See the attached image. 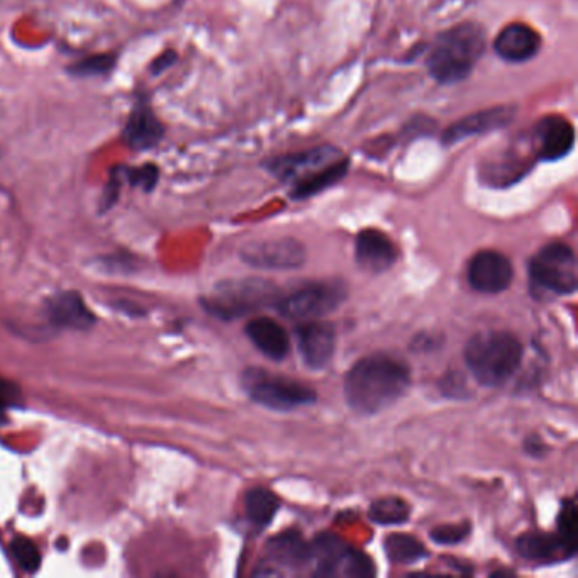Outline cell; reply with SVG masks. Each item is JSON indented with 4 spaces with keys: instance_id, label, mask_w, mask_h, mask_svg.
Segmentation results:
<instances>
[{
    "instance_id": "obj_9",
    "label": "cell",
    "mask_w": 578,
    "mask_h": 578,
    "mask_svg": "<svg viewBox=\"0 0 578 578\" xmlns=\"http://www.w3.org/2000/svg\"><path fill=\"white\" fill-rule=\"evenodd\" d=\"M343 153L340 148L333 145H321L301 153H289V155L273 156L263 163V167L272 173L273 177L282 180L285 184H295L301 178L316 172L319 168L326 167L329 163L340 160Z\"/></svg>"
},
{
    "instance_id": "obj_1",
    "label": "cell",
    "mask_w": 578,
    "mask_h": 578,
    "mask_svg": "<svg viewBox=\"0 0 578 578\" xmlns=\"http://www.w3.org/2000/svg\"><path fill=\"white\" fill-rule=\"evenodd\" d=\"M411 370L394 356L377 353L365 356L345 377V399L358 414H378L389 409L406 394Z\"/></svg>"
},
{
    "instance_id": "obj_16",
    "label": "cell",
    "mask_w": 578,
    "mask_h": 578,
    "mask_svg": "<svg viewBox=\"0 0 578 578\" xmlns=\"http://www.w3.org/2000/svg\"><path fill=\"white\" fill-rule=\"evenodd\" d=\"M397 246L378 229H363L356 236L355 258L358 267L370 273H384L397 262Z\"/></svg>"
},
{
    "instance_id": "obj_34",
    "label": "cell",
    "mask_w": 578,
    "mask_h": 578,
    "mask_svg": "<svg viewBox=\"0 0 578 578\" xmlns=\"http://www.w3.org/2000/svg\"><path fill=\"white\" fill-rule=\"evenodd\" d=\"M17 401V387L0 378V417L6 416L9 407L14 406Z\"/></svg>"
},
{
    "instance_id": "obj_23",
    "label": "cell",
    "mask_w": 578,
    "mask_h": 578,
    "mask_svg": "<svg viewBox=\"0 0 578 578\" xmlns=\"http://www.w3.org/2000/svg\"><path fill=\"white\" fill-rule=\"evenodd\" d=\"M533 167V162L529 158H521L516 153L507 151L504 155L494 156L492 162L485 163L484 177L489 184L494 187H506L521 180V178L529 172V168Z\"/></svg>"
},
{
    "instance_id": "obj_2",
    "label": "cell",
    "mask_w": 578,
    "mask_h": 578,
    "mask_svg": "<svg viewBox=\"0 0 578 578\" xmlns=\"http://www.w3.org/2000/svg\"><path fill=\"white\" fill-rule=\"evenodd\" d=\"M485 45L487 36L480 24L472 21L456 24L434 39L426 58L429 75L440 84H460L472 75L484 56Z\"/></svg>"
},
{
    "instance_id": "obj_25",
    "label": "cell",
    "mask_w": 578,
    "mask_h": 578,
    "mask_svg": "<svg viewBox=\"0 0 578 578\" xmlns=\"http://www.w3.org/2000/svg\"><path fill=\"white\" fill-rule=\"evenodd\" d=\"M385 553L390 562L395 565H409L416 563L428 556V551L421 541L416 540L411 534H390L384 543Z\"/></svg>"
},
{
    "instance_id": "obj_3",
    "label": "cell",
    "mask_w": 578,
    "mask_h": 578,
    "mask_svg": "<svg viewBox=\"0 0 578 578\" xmlns=\"http://www.w3.org/2000/svg\"><path fill=\"white\" fill-rule=\"evenodd\" d=\"M523 345L507 331H484L468 340L465 363L478 384L501 387L521 367Z\"/></svg>"
},
{
    "instance_id": "obj_21",
    "label": "cell",
    "mask_w": 578,
    "mask_h": 578,
    "mask_svg": "<svg viewBox=\"0 0 578 578\" xmlns=\"http://www.w3.org/2000/svg\"><path fill=\"white\" fill-rule=\"evenodd\" d=\"M267 555L282 567H302L311 562V543H307L299 531L289 529L268 541Z\"/></svg>"
},
{
    "instance_id": "obj_29",
    "label": "cell",
    "mask_w": 578,
    "mask_h": 578,
    "mask_svg": "<svg viewBox=\"0 0 578 578\" xmlns=\"http://www.w3.org/2000/svg\"><path fill=\"white\" fill-rule=\"evenodd\" d=\"M577 507L575 502L563 501L562 509L558 514V529L556 534L558 538L570 548V550L577 551Z\"/></svg>"
},
{
    "instance_id": "obj_31",
    "label": "cell",
    "mask_w": 578,
    "mask_h": 578,
    "mask_svg": "<svg viewBox=\"0 0 578 578\" xmlns=\"http://www.w3.org/2000/svg\"><path fill=\"white\" fill-rule=\"evenodd\" d=\"M11 551L14 558H16V562L19 563V567H23L26 572L38 570L41 556H39L38 548L31 541L19 538V540L12 543Z\"/></svg>"
},
{
    "instance_id": "obj_33",
    "label": "cell",
    "mask_w": 578,
    "mask_h": 578,
    "mask_svg": "<svg viewBox=\"0 0 578 578\" xmlns=\"http://www.w3.org/2000/svg\"><path fill=\"white\" fill-rule=\"evenodd\" d=\"M178 55L177 51L167 50L163 51L162 55L156 56L155 60L151 62L150 73L151 75H162L163 72H167L168 68H172L175 63H177Z\"/></svg>"
},
{
    "instance_id": "obj_12",
    "label": "cell",
    "mask_w": 578,
    "mask_h": 578,
    "mask_svg": "<svg viewBox=\"0 0 578 578\" xmlns=\"http://www.w3.org/2000/svg\"><path fill=\"white\" fill-rule=\"evenodd\" d=\"M531 138L538 160L558 162L573 150L575 129L565 117L546 116L536 123Z\"/></svg>"
},
{
    "instance_id": "obj_35",
    "label": "cell",
    "mask_w": 578,
    "mask_h": 578,
    "mask_svg": "<svg viewBox=\"0 0 578 578\" xmlns=\"http://www.w3.org/2000/svg\"><path fill=\"white\" fill-rule=\"evenodd\" d=\"M524 448H526L529 455L533 456H541L546 451L545 443H543L538 436H531V438L524 441Z\"/></svg>"
},
{
    "instance_id": "obj_15",
    "label": "cell",
    "mask_w": 578,
    "mask_h": 578,
    "mask_svg": "<svg viewBox=\"0 0 578 578\" xmlns=\"http://www.w3.org/2000/svg\"><path fill=\"white\" fill-rule=\"evenodd\" d=\"M514 116H516V107L514 106H497L475 112V114H470V116L463 117L460 121L451 124L450 128L443 133L441 143L445 146H453L456 143H462L463 139L470 138V136L506 128L507 124H511Z\"/></svg>"
},
{
    "instance_id": "obj_4",
    "label": "cell",
    "mask_w": 578,
    "mask_h": 578,
    "mask_svg": "<svg viewBox=\"0 0 578 578\" xmlns=\"http://www.w3.org/2000/svg\"><path fill=\"white\" fill-rule=\"evenodd\" d=\"M280 295L282 292L270 282L262 278H246L219 285L204 301V306L214 316L231 321L268 306L275 307Z\"/></svg>"
},
{
    "instance_id": "obj_13",
    "label": "cell",
    "mask_w": 578,
    "mask_h": 578,
    "mask_svg": "<svg viewBox=\"0 0 578 578\" xmlns=\"http://www.w3.org/2000/svg\"><path fill=\"white\" fill-rule=\"evenodd\" d=\"M297 346L306 367L311 370H323L328 367L336 350V331L323 321H306L295 329Z\"/></svg>"
},
{
    "instance_id": "obj_7",
    "label": "cell",
    "mask_w": 578,
    "mask_h": 578,
    "mask_svg": "<svg viewBox=\"0 0 578 578\" xmlns=\"http://www.w3.org/2000/svg\"><path fill=\"white\" fill-rule=\"evenodd\" d=\"M348 290L338 280L311 282L278 297L275 309L284 317L312 321L328 316L345 302Z\"/></svg>"
},
{
    "instance_id": "obj_27",
    "label": "cell",
    "mask_w": 578,
    "mask_h": 578,
    "mask_svg": "<svg viewBox=\"0 0 578 578\" xmlns=\"http://www.w3.org/2000/svg\"><path fill=\"white\" fill-rule=\"evenodd\" d=\"M117 63V55L114 53H102V55L87 56L84 60H78L67 68L72 77L89 78L109 75Z\"/></svg>"
},
{
    "instance_id": "obj_24",
    "label": "cell",
    "mask_w": 578,
    "mask_h": 578,
    "mask_svg": "<svg viewBox=\"0 0 578 578\" xmlns=\"http://www.w3.org/2000/svg\"><path fill=\"white\" fill-rule=\"evenodd\" d=\"M246 516L251 523L258 528H265L272 523L273 517L277 514L280 501L277 495L263 487H256L246 494L245 499Z\"/></svg>"
},
{
    "instance_id": "obj_26",
    "label": "cell",
    "mask_w": 578,
    "mask_h": 578,
    "mask_svg": "<svg viewBox=\"0 0 578 578\" xmlns=\"http://www.w3.org/2000/svg\"><path fill=\"white\" fill-rule=\"evenodd\" d=\"M368 516L373 523L380 524V526H394V524L406 523L411 516V509L407 506V502L399 497H385V499L373 502Z\"/></svg>"
},
{
    "instance_id": "obj_32",
    "label": "cell",
    "mask_w": 578,
    "mask_h": 578,
    "mask_svg": "<svg viewBox=\"0 0 578 578\" xmlns=\"http://www.w3.org/2000/svg\"><path fill=\"white\" fill-rule=\"evenodd\" d=\"M441 390L445 392L446 395H451V397H462V392L465 394L467 392V385H465V380L460 377V373H450L446 375L445 380L441 382Z\"/></svg>"
},
{
    "instance_id": "obj_18",
    "label": "cell",
    "mask_w": 578,
    "mask_h": 578,
    "mask_svg": "<svg viewBox=\"0 0 578 578\" xmlns=\"http://www.w3.org/2000/svg\"><path fill=\"white\" fill-rule=\"evenodd\" d=\"M245 331L251 343L273 362H282L285 356L289 355V334L285 331L284 326H280L277 321H273L270 317L253 319L246 324Z\"/></svg>"
},
{
    "instance_id": "obj_5",
    "label": "cell",
    "mask_w": 578,
    "mask_h": 578,
    "mask_svg": "<svg viewBox=\"0 0 578 578\" xmlns=\"http://www.w3.org/2000/svg\"><path fill=\"white\" fill-rule=\"evenodd\" d=\"M243 389L251 401L272 411H294L317 401L316 390L292 378L280 377L262 368H250L243 373Z\"/></svg>"
},
{
    "instance_id": "obj_11",
    "label": "cell",
    "mask_w": 578,
    "mask_h": 578,
    "mask_svg": "<svg viewBox=\"0 0 578 578\" xmlns=\"http://www.w3.org/2000/svg\"><path fill=\"white\" fill-rule=\"evenodd\" d=\"M241 256L246 263L267 270H294L306 262L304 246L292 238L265 239L250 243Z\"/></svg>"
},
{
    "instance_id": "obj_6",
    "label": "cell",
    "mask_w": 578,
    "mask_h": 578,
    "mask_svg": "<svg viewBox=\"0 0 578 578\" xmlns=\"http://www.w3.org/2000/svg\"><path fill=\"white\" fill-rule=\"evenodd\" d=\"M529 275L538 289L556 295H572L578 287L577 258L565 243L543 246L529 263Z\"/></svg>"
},
{
    "instance_id": "obj_10",
    "label": "cell",
    "mask_w": 578,
    "mask_h": 578,
    "mask_svg": "<svg viewBox=\"0 0 578 578\" xmlns=\"http://www.w3.org/2000/svg\"><path fill=\"white\" fill-rule=\"evenodd\" d=\"M514 278L511 260L501 251H478L468 263V284L480 294H501Z\"/></svg>"
},
{
    "instance_id": "obj_17",
    "label": "cell",
    "mask_w": 578,
    "mask_h": 578,
    "mask_svg": "<svg viewBox=\"0 0 578 578\" xmlns=\"http://www.w3.org/2000/svg\"><path fill=\"white\" fill-rule=\"evenodd\" d=\"M540 48V33L523 23L509 24L494 41L495 53L509 63L528 62L536 56Z\"/></svg>"
},
{
    "instance_id": "obj_19",
    "label": "cell",
    "mask_w": 578,
    "mask_h": 578,
    "mask_svg": "<svg viewBox=\"0 0 578 578\" xmlns=\"http://www.w3.org/2000/svg\"><path fill=\"white\" fill-rule=\"evenodd\" d=\"M516 546L519 555L534 563L565 562L575 555L556 533H526L517 540Z\"/></svg>"
},
{
    "instance_id": "obj_14",
    "label": "cell",
    "mask_w": 578,
    "mask_h": 578,
    "mask_svg": "<svg viewBox=\"0 0 578 578\" xmlns=\"http://www.w3.org/2000/svg\"><path fill=\"white\" fill-rule=\"evenodd\" d=\"M165 126L158 119L146 95H138L128 121L124 124V143L134 151H148L160 145Z\"/></svg>"
},
{
    "instance_id": "obj_8",
    "label": "cell",
    "mask_w": 578,
    "mask_h": 578,
    "mask_svg": "<svg viewBox=\"0 0 578 578\" xmlns=\"http://www.w3.org/2000/svg\"><path fill=\"white\" fill-rule=\"evenodd\" d=\"M311 562H316V575L321 577H373L375 567L363 551L331 533L316 536L311 543Z\"/></svg>"
},
{
    "instance_id": "obj_28",
    "label": "cell",
    "mask_w": 578,
    "mask_h": 578,
    "mask_svg": "<svg viewBox=\"0 0 578 578\" xmlns=\"http://www.w3.org/2000/svg\"><path fill=\"white\" fill-rule=\"evenodd\" d=\"M124 182H128L131 187H139L145 192L155 190L158 180H160V168L155 163H146L143 167H128L119 165Z\"/></svg>"
},
{
    "instance_id": "obj_20",
    "label": "cell",
    "mask_w": 578,
    "mask_h": 578,
    "mask_svg": "<svg viewBox=\"0 0 578 578\" xmlns=\"http://www.w3.org/2000/svg\"><path fill=\"white\" fill-rule=\"evenodd\" d=\"M48 317L51 323L60 328L87 329L95 323L94 314L75 292L55 295L48 304Z\"/></svg>"
},
{
    "instance_id": "obj_30",
    "label": "cell",
    "mask_w": 578,
    "mask_h": 578,
    "mask_svg": "<svg viewBox=\"0 0 578 578\" xmlns=\"http://www.w3.org/2000/svg\"><path fill=\"white\" fill-rule=\"evenodd\" d=\"M472 531V526L468 523L463 524H445V526H438V528L431 529V540L438 545H458L462 541L467 540L468 534Z\"/></svg>"
},
{
    "instance_id": "obj_22",
    "label": "cell",
    "mask_w": 578,
    "mask_h": 578,
    "mask_svg": "<svg viewBox=\"0 0 578 578\" xmlns=\"http://www.w3.org/2000/svg\"><path fill=\"white\" fill-rule=\"evenodd\" d=\"M348 170H350V160L346 156H341L340 160L329 163L326 167L319 168L311 175H307L306 178H301L299 182L292 184L290 197L294 201L311 199L314 195L321 194L324 190L341 182Z\"/></svg>"
}]
</instances>
